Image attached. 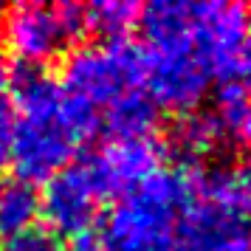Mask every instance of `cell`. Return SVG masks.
<instances>
[{
    "instance_id": "cell-1",
    "label": "cell",
    "mask_w": 251,
    "mask_h": 251,
    "mask_svg": "<svg viewBox=\"0 0 251 251\" xmlns=\"http://www.w3.org/2000/svg\"><path fill=\"white\" fill-rule=\"evenodd\" d=\"M14 133L9 161L20 181H48L76 158L99 130V113L71 99L43 68H23L12 79Z\"/></svg>"
},
{
    "instance_id": "cell-2",
    "label": "cell",
    "mask_w": 251,
    "mask_h": 251,
    "mask_svg": "<svg viewBox=\"0 0 251 251\" xmlns=\"http://www.w3.org/2000/svg\"><path fill=\"white\" fill-rule=\"evenodd\" d=\"M144 88L155 107L172 113H192L203 102L212 74L198 51L195 3L158 0L141 9Z\"/></svg>"
},
{
    "instance_id": "cell-3",
    "label": "cell",
    "mask_w": 251,
    "mask_h": 251,
    "mask_svg": "<svg viewBox=\"0 0 251 251\" xmlns=\"http://www.w3.org/2000/svg\"><path fill=\"white\" fill-rule=\"evenodd\" d=\"M192 201V175L189 172L158 170L138 189L122 198L107 226L104 246L107 251L125 249H170L172 231L186 203Z\"/></svg>"
},
{
    "instance_id": "cell-4",
    "label": "cell",
    "mask_w": 251,
    "mask_h": 251,
    "mask_svg": "<svg viewBox=\"0 0 251 251\" xmlns=\"http://www.w3.org/2000/svg\"><path fill=\"white\" fill-rule=\"evenodd\" d=\"M144 88V54L127 40L76 48L62 68V91L71 99L96 107H113L119 99Z\"/></svg>"
},
{
    "instance_id": "cell-5",
    "label": "cell",
    "mask_w": 251,
    "mask_h": 251,
    "mask_svg": "<svg viewBox=\"0 0 251 251\" xmlns=\"http://www.w3.org/2000/svg\"><path fill=\"white\" fill-rule=\"evenodd\" d=\"M85 28V6L20 3L3 17V40L28 68H40L57 57Z\"/></svg>"
},
{
    "instance_id": "cell-6",
    "label": "cell",
    "mask_w": 251,
    "mask_h": 251,
    "mask_svg": "<svg viewBox=\"0 0 251 251\" xmlns=\"http://www.w3.org/2000/svg\"><path fill=\"white\" fill-rule=\"evenodd\" d=\"M198 51L212 76L251 85V23L237 3H195Z\"/></svg>"
},
{
    "instance_id": "cell-7",
    "label": "cell",
    "mask_w": 251,
    "mask_h": 251,
    "mask_svg": "<svg viewBox=\"0 0 251 251\" xmlns=\"http://www.w3.org/2000/svg\"><path fill=\"white\" fill-rule=\"evenodd\" d=\"M102 186L93 175L91 164H71L54 178H48L46 195L40 201V212L46 215L48 226L76 237L82 231H91V223L99 215L102 206Z\"/></svg>"
},
{
    "instance_id": "cell-8",
    "label": "cell",
    "mask_w": 251,
    "mask_h": 251,
    "mask_svg": "<svg viewBox=\"0 0 251 251\" xmlns=\"http://www.w3.org/2000/svg\"><path fill=\"white\" fill-rule=\"evenodd\" d=\"M164 150L155 136L147 138H110L91 164L104 195H130L161 170Z\"/></svg>"
},
{
    "instance_id": "cell-9",
    "label": "cell",
    "mask_w": 251,
    "mask_h": 251,
    "mask_svg": "<svg viewBox=\"0 0 251 251\" xmlns=\"http://www.w3.org/2000/svg\"><path fill=\"white\" fill-rule=\"evenodd\" d=\"M172 251H251V226L192 198L172 231Z\"/></svg>"
},
{
    "instance_id": "cell-10",
    "label": "cell",
    "mask_w": 251,
    "mask_h": 251,
    "mask_svg": "<svg viewBox=\"0 0 251 251\" xmlns=\"http://www.w3.org/2000/svg\"><path fill=\"white\" fill-rule=\"evenodd\" d=\"M192 175V198L251 226V155L231 167H215Z\"/></svg>"
},
{
    "instance_id": "cell-11",
    "label": "cell",
    "mask_w": 251,
    "mask_h": 251,
    "mask_svg": "<svg viewBox=\"0 0 251 251\" xmlns=\"http://www.w3.org/2000/svg\"><path fill=\"white\" fill-rule=\"evenodd\" d=\"M40 215V198L34 186L25 181H3L0 183V237H14L34 228Z\"/></svg>"
},
{
    "instance_id": "cell-12",
    "label": "cell",
    "mask_w": 251,
    "mask_h": 251,
    "mask_svg": "<svg viewBox=\"0 0 251 251\" xmlns=\"http://www.w3.org/2000/svg\"><path fill=\"white\" fill-rule=\"evenodd\" d=\"M155 119H158L155 104L150 102L144 91H136L119 99L113 107H107L104 125L113 138H147L155 130Z\"/></svg>"
},
{
    "instance_id": "cell-13",
    "label": "cell",
    "mask_w": 251,
    "mask_h": 251,
    "mask_svg": "<svg viewBox=\"0 0 251 251\" xmlns=\"http://www.w3.org/2000/svg\"><path fill=\"white\" fill-rule=\"evenodd\" d=\"M215 119L223 138L251 150V85H223V91L217 93Z\"/></svg>"
},
{
    "instance_id": "cell-14",
    "label": "cell",
    "mask_w": 251,
    "mask_h": 251,
    "mask_svg": "<svg viewBox=\"0 0 251 251\" xmlns=\"http://www.w3.org/2000/svg\"><path fill=\"white\" fill-rule=\"evenodd\" d=\"M172 141L181 152L183 158H206L212 155L220 141H223V130L217 125L215 113H186L178 122L175 133H172Z\"/></svg>"
},
{
    "instance_id": "cell-15",
    "label": "cell",
    "mask_w": 251,
    "mask_h": 251,
    "mask_svg": "<svg viewBox=\"0 0 251 251\" xmlns=\"http://www.w3.org/2000/svg\"><path fill=\"white\" fill-rule=\"evenodd\" d=\"M141 17V6L133 0H102L85 6V28H93L110 40H122Z\"/></svg>"
},
{
    "instance_id": "cell-16",
    "label": "cell",
    "mask_w": 251,
    "mask_h": 251,
    "mask_svg": "<svg viewBox=\"0 0 251 251\" xmlns=\"http://www.w3.org/2000/svg\"><path fill=\"white\" fill-rule=\"evenodd\" d=\"M14 133V102H12V76L0 65V170L9 164Z\"/></svg>"
},
{
    "instance_id": "cell-17",
    "label": "cell",
    "mask_w": 251,
    "mask_h": 251,
    "mask_svg": "<svg viewBox=\"0 0 251 251\" xmlns=\"http://www.w3.org/2000/svg\"><path fill=\"white\" fill-rule=\"evenodd\" d=\"M0 251H62L54 234H48L43 228H28L23 234L6 237L0 243Z\"/></svg>"
},
{
    "instance_id": "cell-18",
    "label": "cell",
    "mask_w": 251,
    "mask_h": 251,
    "mask_svg": "<svg viewBox=\"0 0 251 251\" xmlns=\"http://www.w3.org/2000/svg\"><path fill=\"white\" fill-rule=\"evenodd\" d=\"M62 251H107V246H104L102 234L82 231V234H76V237H71L68 249H62Z\"/></svg>"
},
{
    "instance_id": "cell-19",
    "label": "cell",
    "mask_w": 251,
    "mask_h": 251,
    "mask_svg": "<svg viewBox=\"0 0 251 251\" xmlns=\"http://www.w3.org/2000/svg\"><path fill=\"white\" fill-rule=\"evenodd\" d=\"M125 251H170V249H164V246H161V249H125Z\"/></svg>"
},
{
    "instance_id": "cell-20",
    "label": "cell",
    "mask_w": 251,
    "mask_h": 251,
    "mask_svg": "<svg viewBox=\"0 0 251 251\" xmlns=\"http://www.w3.org/2000/svg\"><path fill=\"white\" fill-rule=\"evenodd\" d=\"M249 23H251V20H249Z\"/></svg>"
}]
</instances>
